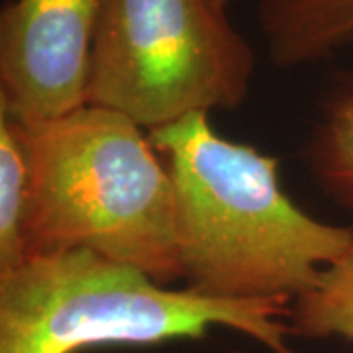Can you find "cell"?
Returning a JSON list of instances; mask_svg holds the SVG:
<instances>
[{
	"label": "cell",
	"instance_id": "8",
	"mask_svg": "<svg viewBox=\"0 0 353 353\" xmlns=\"http://www.w3.org/2000/svg\"><path fill=\"white\" fill-rule=\"evenodd\" d=\"M28 163L18 128L0 90V275L28 257Z\"/></svg>",
	"mask_w": 353,
	"mask_h": 353
},
{
	"label": "cell",
	"instance_id": "3",
	"mask_svg": "<svg viewBox=\"0 0 353 353\" xmlns=\"http://www.w3.org/2000/svg\"><path fill=\"white\" fill-rule=\"evenodd\" d=\"M290 303L222 301L165 287L97 253L34 255L0 275V353H81L202 340L230 328L271 353L290 347Z\"/></svg>",
	"mask_w": 353,
	"mask_h": 353
},
{
	"label": "cell",
	"instance_id": "1",
	"mask_svg": "<svg viewBox=\"0 0 353 353\" xmlns=\"http://www.w3.org/2000/svg\"><path fill=\"white\" fill-rule=\"evenodd\" d=\"M175 187L183 281L222 301H287L353 248V228L292 201L279 159L220 136L210 114L148 132Z\"/></svg>",
	"mask_w": 353,
	"mask_h": 353
},
{
	"label": "cell",
	"instance_id": "4",
	"mask_svg": "<svg viewBox=\"0 0 353 353\" xmlns=\"http://www.w3.org/2000/svg\"><path fill=\"white\" fill-rule=\"evenodd\" d=\"M253 73L252 46L214 0H101L87 104L152 132L238 108Z\"/></svg>",
	"mask_w": 353,
	"mask_h": 353
},
{
	"label": "cell",
	"instance_id": "7",
	"mask_svg": "<svg viewBox=\"0 0 353 353\" xmlns=\"http://www.w3.org/2000/svg\"><path fill=\"white\" fill-rule=\"evenodd\" d=\"M306 153L320 189L353 214V83L324 104Z\"/></svg>",
	"mask_w": 353,
	"mask_h": 353
},
{
	"label": "cell",
	"instance_id": "9",
	"mask_svg": "<svg viewBox=\"0 0 353 353\" xmlns=\"http://www.w3.org/2000/svg\"><path fill=\"white\" fill-rule=\"evenodd\" d=\"M289 328L292 336L353 341V248L290 303Z\"/></svg>",
	"mask_w": 353,
	"mask_h": 353
},
{
	"label": "cell",
	"instance_id": "10",
	"mask_svg": "<svg viewBox=\"0 0 353 353\" xmlns=\"http://www.w3.org/2000/svg\"><path fill=\"white\" fill-rule=\"evenodd\" d=\"M230 2H232V0H214V4H216V6H220V8H222V10H226V8H228V4H230Z\"/></svg>",
	"mask_w": 353,
	"mask_h": 353
},
{
	"label": "cell",
	"instance_id": "6",
	"mask_svg": "<svg viewBox=\"0 0 353 353\" xmlns=\"http://www.w3.org/2000/svg\"><path fill=\"white\" fill-rule=\"evenodd\" d=\"M259 26L279 67H301L353 43V0H261Z\"/></svg>",
	"mask_w": 353,
	"mask_h": 353
},
{
	"label": "cell",
	"instance_id": "5",
	"mask_svg": "<svg viewBox=\"0 0 353 353\" xmlns=\"http://www.w3.org/2000/svg\"><path fill=\"white\" fill-rule=\"evenodd\" d=\"M101 0H10L0 6V90L18 124L87 104Z\"/></svg>",
	"mask_w": 353,
	"mask_h": 353
},
{
	"label": "cell",
	"instance_id": "2",
	"mask_svg": "<svg viewBox=\"0 0 353 353\" xmlns=\"http://www.w3.org/2000/svg\"><path fill=\"white\" fill-rule=\"evenodd\" d=\"M16 128L28 257L85 250L165 287L183 281L175 187L143 128L94 104Z\"/></svg>",
	"mask_w": 353,
	"mask_h": 353
}]
</instances>
